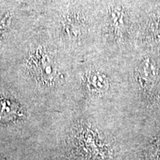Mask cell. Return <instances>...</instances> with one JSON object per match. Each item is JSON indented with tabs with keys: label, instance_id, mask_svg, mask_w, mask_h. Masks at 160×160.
Returning <instances> with one entry per match:
<instances>
[{
	"label": "cell",
	"instance_id": "obj_1",
	"mask_svg": "<svg viewBox=\"0 0 160 160\" xmlns=\"http://www.w3.org/2000/svg\"><path fill=\"white\" fill-rule=\"evenodd\" d=\"M136 80L143 91L151 93L154 91L159 80V70L155 62L145 57L137 66Z\"/></svg>",
	"mask_w": 160,
	"mask_h": 160
},
{
	"label": "cell",
	"instance_id": "obj_2",
	"mask_svg": "<svg viewBox=\"0 0 160 160\" xmlns=\"http://www.w3.org/2000/svg\"><path fill=\"white\" fill-rule=\"evenodd\" d=\"M31 66L38 79L45 82H50L56 76V66L51 56L42 51H39L33 56Z\"/></svg>",
	"mask_w": 160,
	"mask_h": 160
},
{
	"label": "cell",
	"instance_id": "obj_3",
	"mask_svg": "<svg viewBox=\"0 0 160 160\" xmlns=\"http://www.w3.org/2000/svg\"><path fill=\"white\" fill-rule=\"evenodd\" d=\"M88 88L93 93H105L109 87V82L107 76L99 71H93L90 73L87 77Z\"/></svg>",
	"mask_w": 160,
	"mask_h": 160
},
{
	"label": "cell",
	"instance_id": "obj_4",
	"mask_svg": "<svg viewBox=\"0 0 160 160\" xmlns=\"http://www.w3.org/2000/svg\"><path fill=\"white\" fill-rule=\"evenodd\" d=\"M18 108L12 102L0 101V119L9 120L18 115Z\"/></svg>",
	"mask_w": 160,
	"mask_h": 160
},
{
	"label": "cell",
	"instance_id": "obj_5",
	"mask_svg": "<svg viewBox=\"0 0 160 160\" xmlns=\"http://www.w3.org/2000/svg\"><path fill=\"white\" fill-rule=\"evenodd\" d=\"M159 143H160V139H159Z\"/></svg>",
	"mask_w": 160,
	"mask_h": 160
}]
</instances>
